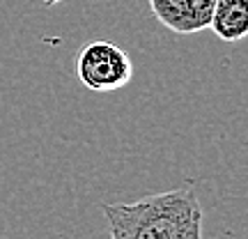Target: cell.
I'll use <instances>...</instances> for the list:
<instances>
[{
  "instance_id": "1",
  "label": "cell",
  "mask_w": 248,
  "mask_h": 239,
  "mask_svg": "<svg viewBox=\"0 0 248 239\" xmlns=\"http://www.w3.org/2000/svg\"><path fill=\"white\" fill-rule=\"evenodd\" d=\"M110 239H202V209L191 186L136 203H104Z\"/></svg>"
},
{
  "instance_id": "2",
  "label": "cell",
  "mask_w": 248,
  "mask_h": 239,
  "mask_svg": "<svg viewBox=\"0 0 248 239\" xmlns=\"http://www.w3.org/2000/svg\"><path fill=\"white\" fill-rule=\"evenodd\" d=\"M76 74L92 92H115L131 80L133 62L120 46L110 42H92L78 51Z\"/></svg>"
},
{
  "instance_id": "3",
  "label": "cell",
  "mask_w": 248,
  "mask_h": 239,
  "mask_svg": "<svg viewBox=\"0 0 248 239\" xmlns=\"http://www.w3.org/2000/svg\"><path fill=\"white\" fill-rule=\"evenodd\" d=\"M214 2L216 0H150V9L168 30L193 35L209 28Z\"/></svg>"
},
{
  "instance_id": "4",
  "label": "cell",
  "mask_w": 248,
  "mask_h": 239,
  "mask_svg": "<svg viewBox=\"0 0 248 239\" xmlns=\"http://www.w3.org/2000/svg\"><path fill=\"white\" fill-rule=\"evenodd\" d=\"M209 28L223 42H241L248 32V0H216Z\"/></svg>"
}]
</instances>
